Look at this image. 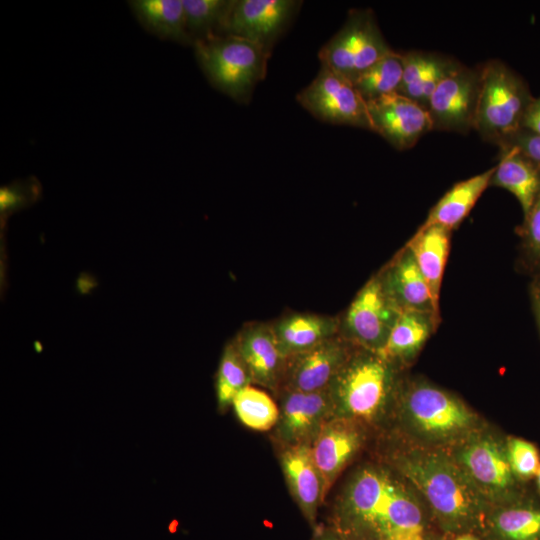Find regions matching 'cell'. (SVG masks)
<instances>
[{"instance_id":"obj_36","label":"cell","mask_w":540,"mask_h":540,"mask_svg":"<svg viewBox=\"0 0 540 540\" xmlns=\"http://www.w3.org/2000/svg\"><path fill=\"white\" fill-rule=\"evenodd\" d=\"M522 128L540 135V96L529 105L522 122Z\"/></svg>"},{"instance_id":"obj_18","label":"cell","mask_w":540,"mask_h":540,"mask_svg":"<svg viewBox=\"0 0 540 540\" xmlns=\"http://www.w3.org/2000/svg\"><path fill=\"white\" fill-rule=\"evenodd\" d=\"M378 274L387 293L402 312H425L440 319V310L436 308L427 282L407 245Z\"/></svg>"},{"instance_id":"obj_35","label":"cell","mask_w":540,"mask_h":540,"mask_svg":"<svg viewBox=\"0 0 540 540\" xmlns=\"http://www.w3.org/2000/svg\"><path fill=\"white\" fill-rule=\"evenodd\" d=\"M23 185L4 186L0 190V210L1 213H8L14 209L22 207L30 197L36 194H27Z\"/></svg>"},{"instance_id":"obj_37","label":"cell","mask_w":540,"mask_h":540,"mask_svg":"<svg viewBox=\"0 0 540 540\" xmlns=\"http://www.w3.org/2000/svg\"><path fill=\"white\" fill-rule=\"evenodd\" d=\"M314 538L313 540H347L344 536H342L338 531H336L333 527L329 528H316L314 530Z\"/></svg>"},{"instance_id":"obj_30","label":"cell","mask_w":540,"mask_h":540,"mask_svg":"<svg viewBox=\"0 0 540 540\" xmlns=\"http://www.w3.org/2000/svg\"><path fill=\"white\" fill-rule=\"evenodd\" d=\"M503 540H540V507L528 504L508 505L491 518Z\"/></svg>"},{"instance_id":"obj_12","label":"cell","mask_w":540,"mask_h":540,"mask_svg":"<svg viewBox=\"0 0 540 540\" xmlns=\"http://www.w3.org/2000/svg\"><path fill=\"white\" fill-rule=\"evenodd\" d=\"M279 415L272 439L279 449L313 443L324 424L331 419L328 389L320 392L281 390Z\"/></svg>"},{"instance_id":"obj_23","label":"cell","mask_w":540,"mask_h":540,"mask_svg":"<svg viewBox=\"0 0 540 540\" xmlns=\"http://www.w3.org/2000/svg\"><path fill=\"white\" fill-rule=\"evenodd\" d=\"M451 233V230L439 225H421L406 244L415 257L438 310H440V290L449 255Z\"/></svg>"},{"instance_id":"obj_13","label":"cell","mask_w":540,"mask_h":540,"mask_svg":"<svg viewBox=\"0 0 540 540\" xmlns=\"http://www.w3.org/2000/svg\"><path fill=\"white\" fill-rule=\"evenodd\" d=\"M355 348L338 334L310 349L287 357L278 392L327 390Z\"/></svg>"},{"instance_id":"obj_24","label":"cell","mask_w":540,"mask_h":540,"mask_svg":"<svg viewBox=\"0 0 540 540\" xmlns=\"http://www.w3.org/2000/svg\"><path fill=\"white\" fill-rule=\"evenodd\" d=\"M440 319L418 311H403L379 353L400 368L411 363L436 330Z\"/></svg>"},{"instance_id":"obj_26","label":"cell","mask_w":540,"mask_h":540,"mask_svg":"<svg viewBox=\"0 0 540 540\" xmlns=\"http://www.w3.org/2000/svg\"><path fill=\"white\" fill-rule=\"evenodd\" d=\"M129 3L139 22L151 33L193 45L186 29L183 0H133Z\"/></svg>"},{"instance_id":"obj_40","label":"cell","mask_w":540,"mask_h":540,"mask_svg":"<svg viewBox=\"0 0 540 540\" xmlns=\"http://www.w3.org/2000/svg\"><path fill=\"white\" fill-rule=\"evenodd\" d=\"M456 540H476V539L470 535H462V536H459Z\"/></svg>"},{"instance_id":"obj_10","label":"cell","mask_w":540,"mask_h":540,"mask_svg":"<svg viewBox=\"0 0 540 540\" xmlns=\"http://www.w3.org/2000/svg\"><path fill=\"white\" fill-rule=\"evenodd\" d=\"M296 99L323 122L371 130L366 101L351 81L325 65Z\"/></svg>"},{"instance_id":"obj_11","label":"cell","mask_w":540,"mask_h":540,"mask_svg":"<svg viewBox=\"0 0 540 540\" xmlns=\"http://www.w3.org/2000/svg\"><path fill=\"white\" fill-rule=\"evenodd\" d=\"M480 78V66L461 64L439 83L427 106L433 131L467 133L474 129Z\"/></svg>"},{"instance_id":"obj_15","label":"cell","mask_w":540,"mask_h":540,"mask_svg":"<svg viewBox=\"0 0 540 540\" xmlns=\"http://www.w3.org/2000/svg\"><path fill=\"white\" fill-rule=\"evenodd\" d=\"M300 5L295 0H236L222 34L250 40L271 52Z\"/></svg>"},{"instance_id":"obj_8","label":"cell","mask_w":540,"mask_h":540,"mask_svg":"<svg viewBox=\"0 0 540 540\" xmlns=\"http://www.w3.org/2000/svg\"><path fill=\"white\" fill-rule=\"evenodd\" d=\"M452 457L488 502L515 500L519 480L511 469L506 443L475 432L459 443Z\"/></svg>"},{"instance_id":"obj_2","label":"cell","mask_w":540,"mask_h":540,"mask_svg":"<svg viewBox=\"0 0 540 540\" xmlns=\"http://www.w3.org/2000/svg\"><path fill=\"white\" fill-rule=\"evenodd\" d=\"M392 468L428 503L450 531L478 526L488 501L452 456L427 447L405 448L392 456Z\"/></svg>"},{"instance_id":"obj_19","label":"cell","mask_w":540,"mask_h":540,"mask_svg":"<svg viewBox=\"0 0 540 540\" xmlns=\"http://www.w3.org/2000/svg\"><path fill=\"white\" fill-rule=\"evenodd\" d=\"M279 462L289 492L302 515L315 530L317 515L324 502L323 481L314 463L311 446L298 445L280 449Z\"/></svg>"},{"instance_id":"obj_17","label":"cell","mask_w":540,"mask_h":540,"mask_svg":"<svg viewBox=\"0 0 540 540\" xmlns=\"http://www.w3.org/2000/svg\"><path fill=\"white\" fill-rule=\"evenodd\" d=\"M366 428L343 419L328 420L311 444L314 463L323 481L326 498L336 479L365 440Z\"/></svg>"},{"instance_id":"obj_34","label":"cell","mask_w":540,"mask_h":540,"mask_svg":"<svg viewBox=\"0 0 540 540\" xmlns=\"http://www.w3.org/2000/svg\"><path fill=\"white\" fill-rule=\"evenodd\" d=\"M503 147L518 150L540 166V135L522 128L498 145V148Z\"/></svg>"},{"instance_id":"obj_33","label":"cell","mask_w":540,"mask_h":540,"mask_svg":"<svg viewBox=\"0 0 540 540\" xmlns=\"http://www.w3.org/2000/svg\"><path fill=\"white\" fill-rule=\"evenodd\" d=\"M521 231L527 255L540 265V192L524 217Z\"/></svg>"},{"instance_id":"obj_9","label":"cell","mask_w":540,"mask_h":540,"mask_svg":"<svg viewBox=\"0 0 540 540\" xmlns=\"http://www.w3.org/2000/svg\"><path fill=\"white\" fill-rule=\"evenodd\" d=\"M401 312L377 272L340 317V334L355 347L380 353Z\"/></svg>"},{"instance_id":"obj_1","label":"cell","mask_w":540,"mask_h":540,"mask_svg":"<svg viewBox=\"0 0 540 540\" xmlns=\"http://www.w3.org/2000/svg\"><path fill=\"white\" fill-rule=\"evenodd\" d=\"M393 468L364 465L350 476L332 508V526L347 540L424 534L422 507Z\"/></svg>"},{"instance_id":"obj_7","label":"cell","mask_w":540,"mask_h":540,"mask_svg":"<svg viewBox=\"0 0 540 540\" xmlns=\"http://www.w3.org/2000/svg\"><path fill=\"white\" fill-rule=\"evenodd\" d=\"M393 49L386 42L370 9H354L348 13L340 30L318 53L325 65L353 82L362 72Z\"/></svg>"},{"instance_id":"obj_5","label":"cell","mask_w":540,"mask_h":540,"mask_svg":"<svg viewBox=\"0 0 540 540\" xmlns=\"http://www.w3.org/2000/svg\"><path fill=\"white\" fill-rule=\"evenodd\" d=\"M193 46L209 82L238 102L249 101L266 75L271 52L250 40L222 34L197 40Z\"/></svg>"},{"instance_id":"obj_16","label":"cell","mask_w":540,"mask_h":540,"mask_svg":"<svg viewBox=\"0 0 540 540\" xmlns=\"http://www.w3.org/2000/svg\"><path fill=\"white\" fill-rule=\"evenodd\" d=\"M232 340L250 374L252 384L276 394L287 358L278 345L271 323H247Z\"/></svg>"},{"instance_id":"obj_39","label":"cell","mask_w":540,"mask_h":540,"mask_svg":"<svg viewBox=\"0 0 540 540\" xmlns=\"http://www.w3.org/2000/svg\"><path fill=\"white\" fill-rule=\"evenodd\" d=\"M388 540H426L424 534H410L394 537Z\"/></svg>"},{"instance_id":"obj_27","label":"cell","mask_w":540,"mask_h":540,"mask_svg":"<svg viewBox=\"0 0 540 540\" xmlns=\"http://www.w3.org/2000/svg\"><path fill=\"white\" fill-rule=\"evenodd\" d=\"M236 0H183L186 29L193 43L221 35Z\"/></svg>"},{"instance_id":"obj_21","label":"cell","mask_w":540,"mask_h":540,"mask_svg":"<svg viewBox=\"0 0 540 540\" xmlns=\"http://www.w3.org/2000/svg\"><path fill=\"white\" fill-rule=\"evenodd\" d=\"M403 77L397 93L427 109L439 83L461 63L449 56L428 51L402 52Z\"/></svg>"},{"instance_id":"obj_20","label":"cell","mask_w":540,"mask_h":540,"mask_svg":"<svg viewBox=\"0 0 540 540\" xmlns=\"http://www.w3.org/2000/svg\"><path fill=\"white\" fill-rule=\"evenodd\" d=\"M278 345L287 358L340 334V317L292 312L271 322Z\"/></svg>"},{"instance_id":"obj_32","label":"cell","mask_w":540,"mask_h":540,"mask_svg":"<svg viewBox=\"0 0 540 540\" xmlns=\"http://www.w3.org/2000/svg\"><path fill=\"white\" fill-rule=\"evenodd\" d=\"M506 451L511 469L519 481L536 477L540 469V454L533 443L511 437L506 441Z\"/></svg>"},{"instance_id":"obj_25","label":"cell","mask_w":540,"mask_h":540,"mask_svg":"<svg viewBox=\"0 0 540 540\" xmlns=\"http://www.w3.org/2000/svg\"><path fill=\"white\" fill-rule=\"evenodd\" d=\"M495 166L454 184L431 208L422 225L456 229L469 214L482 193L489 187Z\"/></svg>"},{"instance_id":"obj_38","label":"cell","mask_w":540,"mask_h":540,"mask_svg":"<svg viewBox=\"0 0 540 540\" xmlns=\"http://www.w3.org/2000/svg\"><path fill=\"white\" fill-rule=\"evenodd\" d=\"M531 297L536 320L540 329V276L535 278L531 284Z\"/></svg>"},{"instance_id":"obj_31","label":"cell","mask_w":540,"mask_h":540,"mask_svg":"<svg viewBox=\"0 0 540 540\" xmlns=\"http://www.w3.org/2000/svg\"><path fill=\"white\" fill-rule=\"evenodd\" d=\"M252 385L250 374L233 342L224 347L216 377V396L220 411L232 406L235 396Z\"/></svg>"},{"instance_id":"obj_4","label":"cell","mask_w":540,"mask_h":540,"mask_svg":"<svg viewBox=\"0 0 540 540\" xmlns=\"http://www.w3.org/2000/svg\"><path fill=\"white\" fill-rule=\"evenodd\" d=\"M394 411L404 427L431 444L460 443L477 432L478 419L467 405L423 380L403 381Z\"/></svg>"},{"instance_id":"obj_22","label":"cell","mask_w":540,"mask_h":540,"mask_svg":"<svg viewBox=\"0 0 540 540\" xmlns=\"http://www.w3.org/2000/svg\"><path fill=\"white\" fill-rule=\"evenodd\" d=\"M489 186L503 188L518 200L524 217L540 192V166L514 148H499Z\"/></svg>"},{"instance_id":"obj_41","label":"cell","mask_w":540,"mask_h":540,"mask_svg":"<svg viewBox=\"0 0 540 540\" xmlns=\"http://www.w3.org/2000/svg\"><path fill=\"white\" fill-rule=\"evenodd\" d=\"M535 479H536V484H537L538 491L540 493V469H539Z\"/></svg>"},{"instance_id":"obj_29","label":"cell","mask_w":540,"mask_h":540,"mask_svg":"<svg viewBox=\"0 0 540 540\" xmlns=\"http://www.w3.org/2000/svg\"><path fill=\"white\" fill-rule=\"evenodd\" d=\"M232 406L240 422L256 431H272L278 420V404L267 392L252 385L235 396Z\"/></svg>"},{"instance_id":"obj_28","label":"cell","mask_w":540,"mask_h":540,"mask_svg":"<svg viewBox=\"0 0 540 540\" xmlns=\"http://www.w3.org/2000/svg\"><path fill=\"white\" fill-rule=\"evenodd\" d=\"M402 77V52L393 50L362 72L352 84L367 102L398 92Z\"/></svg>"},{"instance_id":"obj_3","label":"cell","mask_w":540,"mask_h":540,"mask_svg":"<svg viewBox=\"0 0 540 540\" xmlns=\"http://www.w3.org/2000/svg\"><path fill=\"white\" fill-rule=\"evenodd\" d=\"M400 367L379 353L356 347L328 388L331 419L367 428L394 412L403 380Z\"/></svg>"},{"instance_id":"obj_6","label":"cell","mask_w":540,"mask_h":540,"mask_svg":"<svg viewBox=\"0 0 540 540\" xmlns=\"http://www.w3.org/2000/svg\"><path fill=\"white\" fill-rule=\"evenodd\" d=\"M480 72L473 130L498 146L522 129L523 118L534 98L524 80L501 60H487L480 65Z\"/></svg>"},{"instance_id":"obj_14","label":"cell","mask_w":540,"mask_h":540,"mask_svg":"<svg viewBox=\"0 0 540 540\" xmlns=\"http://www.w3.org/2000/svg\"><path fill=\"white\" fill-rule=\"evenodd\" d=\"M366 104L371 131L397 150L412 148L423 135L433 131L428 110L400 93L384 95Z\"/></svg>"}]
</instances>
